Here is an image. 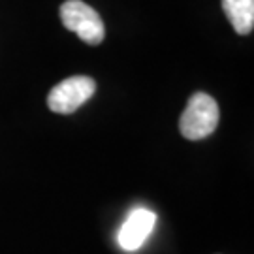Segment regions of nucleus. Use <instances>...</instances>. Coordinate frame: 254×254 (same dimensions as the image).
I'll return each instance as SVG.
<instances>
[{
	"instance_id": "obj_2",
	"label": "nucleus",
	"mask_w": 254,
	"mask_h": 254,
	"mask_svg": "<svg viewBox=\"0 0 254 254\" xmlns=\"http://www.w3.org/2000/svg\"><path fill=\"white\" fill-rule=\"evenodd\" d=\"M61 21L68 30L75 32L79 40L89 46H98L104 42L106 27L96 9H92L83 0H66L61 6Z\"/></svg>"
},
{
	"instance_id": "obj_3",
	"label": "nucleus",
	"mask_w": 254,
	"mask_h": 254,
	"mask_svg": "<svg viewBox=\"0 0 254 254\" xmlns=\"http://www.w3.org/2000/svg\"><path fill=\"white\" fill-rule=\"evenodd\" d=\"M96 92V81L89 75H72L66 77L59 85H55L49 96L47 106L53 113L70 115L79 109L85 102Z\"/></svg>"
},
{
	"instance_id": "obj_1",
	"label": "nucleus",
	"mask_w": 254,
	"mask_h": 254,
	"mask_svg": "<svg viewBox=\"0 0 254 254\" xmlns=\"http://www.w3.org/2000/svg\"><path fill=\"white\" fill-rule=\"evenodd\" d=\"M218 104L205 92H196L192 94L187 108L179 119V130L183 137L198 141L203 137L211 136L218 127Z\"/></svg>"
},
{
	"instance_id": "obj_4",
	"label": "nucleus",
	"mask_w": 254,
	"mask_h": 254,
	"mask_svg": "<svg viewBox=\"0 0 254 254\" xmlns=\"http://www.w3.org/2000/svg\"><path fill=\"white\" fill-rule=\"evenodd\" d=\"M156 217L149 209H136L130 213L119 232V245L125 251H136L145 243L149 234L153 232Z\"/></svg>"
},
{
	"instance_id": "obj_5",
	"label": "nucleus",
	"mask_w": 254,
	"mask_h": 254,
	"mask_svg": "<svg viewBox=\"0 0 254 254\" xmlns=\"http://www.w3.org/2000/svg\"><path fill=\"white\" fill-rule=\"evenodd\" d=\"M222 9L237 34L245 36L254 28V0H222Z\"/></svg>"
}]
</instances>
